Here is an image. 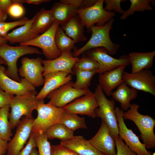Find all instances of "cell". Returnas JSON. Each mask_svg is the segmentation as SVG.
Returning <instances> with one entry per match:
<instances>
[{"label":"cell","instance_id":"cell-1","mask_svg":"<svg viewBox=\"0 0 155 155\" xmlns=\"http://www.w3.org/2000/svg\"><path fill=\"white\" fill-rule=\"evenodd\" d=\"M114 21L113 18L103 26H97L94 24L92 26L88 29L92 32L90 39L83 47L74 50L72 53L73 56L78 57L89 50L98 47L105 48L109 55H115L120 46L113 43L110 36V32L113 28Z\"/></svg>","mask_w":155,"mask_h":155},{"label":"cell","instance_id":"cell-2","mask_svg":"<svg viewBox=\"0 0 155 155\" xmlns=\"http://www.w3.org/2000/svg\"><path fill=\"white\" fill-rule=\"evenodd\" d=\"M139 106L135 103L131 104L129 108L123 113L124 119L133 121L139 129L140 138L147 149H153L155 147V134L154 129L155 120L148 114L144 115L138 111Z\"/></svg>","mask_w":155,"mask_h":155},{"label":"cell","instance_id":"cell-3","mask_svg":"<svg viewBox=\"0 0 155 155\" xmlns=\"http://www.w3.org/2000/svg\"><path fill=\"white\" fill-rule=\"evenodd\" d=\"M35 90L24 95L15 96L9 104L11 108L9 119L12 129L17 126L22 116L31 118L33 111L36 110L39 100Z\"/></svg>","mask_w":155,"mask_h":155},{"label":"cell","instance_id":"cell-4","mask_svg":"<svg viewBox=\"0 0 155 155\" xmlns=\"http://www.w3.org/2000/svg\"><path fill=\"white\" fill-rule=\"evenodd\" d=\"M32 54H42L37 48L29 46H13L6 44L0 45V57L4 60L7 65L5 71V74L12 79L20 82L17 65V61L22 56Z\"/></svg>","mask_w":155,"mask_h":155},{"label":"cell","instance_id":"cell-5","mask_svg":"<svg viewBox=\"0 0 155 155\" xmlns=\"http://www.w3.org/2000/svg\"><path fill=\"white\" fill-rule=\"evenodd\" d=\"M94 93L99 105L95 111L96 117H100L105 122L113 137H117L119 135V127L115 112V100L113 99L109 100L106 98L99 84Z\"/></svg>","mask_w":155,"mask_h":155},{"label":"cell","instance_id":"cell-6","mask_svg":"<svg viewBox=\"0 0 155 155\" xmlns=\"http://www.w3.org/2000/svg\"><path fill=\"white\" fill-rule=\"evenodd\" d=\"M37 116L33 121L32 132H45L53 125L60 123L61 117L64 112L63 108L45 104L44 100H39L36 108Z\"/></svg>","mask_w":155,"mask_h":155},{"label":"cell","instance_id":"cell-7","mask_svg":"<svg viewBox=\"0 0 155 155\" xmlns=\"http://www.w3.org/2000/svg\"><path fill=\"white\" fill-rule=\"evenodd\" d=\"M104 0H98L92 6L81 8L77 11L82 23L88 29L92 25L102 26L113 18L115 15L114 11H106L103 7Z\"/></svg>","mask_w":155,"mask_h":155},{"label":"cell","instance_id":"cell-8","mask_svg":"<svg viewBox=\"0 0 155 155\" xmlns=\"http://www.w3.org/2000/svg\"><path fill=\"white\" fill-rule=\"evenodd\" d=\"M59 25L58 23L54 22L51 27L41 35L28 42L20 44L39 47L42 49V54L47 60L55 59L61 54L57 48L55 42V34Z\"/></svg>","mask_w":155,"mask_h":155},{"label":"cell","instance_id":"cell-9","mask_svg":"<svg viewBox=\"0 0 155 155\" xmlns=\"http://www.w3.org/2000/svg\"><path fill=\"white\" fill-rule=\"evenodd\" d=\"M115 112L118 123L119 135L130 150L137 155H152L147 150L145 145L141 142L138 137L127 127L123 117V111L116 107Z\"/></svg>","mask_w":155,"mask_h":155},{"label":"cell","instance_id":"cell-10","mask_svg":"<svg viewBox=\"0 0 155 155\" xmlns=\"http://www.w3.org/2000/svg\"><path fill=\"white\" fill-rule=\"evenodd\" d=\"M42 59L39 57L35 59L23 57L21 60V65L18 69L20 76L35 88L44 84L42 75L44 67L42 65Z\"/></svg>","mask_w":155,"mask_h":155},{"label":"cell","instance_id":"cell-11","mask_svg":"<svg viewBox=\"0 0 155 155\" xmlns=\"http://www.w3.org/2000/svg\"><path fill=\"white\" fill-rule=\"evenodd\" d=\"M73 82L70 81L53 90L47 95L48 103L55 107L63 108L76 98L90 91L89 89H77L73 87Z\"/></svg>","mask_w":155,"mask_h":155},{"label":"cell","instance_id":"cell-12","mask_svg":"<svg viewBox=\"0 0 155 155\" xmlns=\"http://www.w3.org/2000/svg\"><path fill=\"white\" fill-rule=\"evenodd\" d=\"M122 78L123 82L131 88L155 96V76L149 69L133 73L124 71Z\"/></svg>","mask_w":155,"mask_h":155},{"label":"cell","instance_id":"cell-13","mask_svg":"<svg viewBox=\"0 0 155 155\" xmlns=\"http://www.w3.org/2000/svg\"><path fill=\"white\" fill-rule=\"evenodd\" d=\"M86 52L87 55L98 63L99 68L97 73H101L113 70L122 65L127 66L130 64L128 56L124 55L118 59L115 58L110 56L104 48H94Z\"/></svg>","mask_w":155,"mask_h":155},{"label":"cell","instance_id":"cell-14","mask_svg":"<svg viewBox=\"0 0 155 155\" xmlns=\"http://www.w3.org/2000/svg\"><path fill=\"white\" fill-rule=\"evenodd\" d=\"M34 119L24 117L21 120L14 137L8 143L7 155H17L24 148L32 133Z\"/></svg>","mask_w":155,"mask_h":155},{"label":"cell","instance_id":"cell-15","mask_svg":"<svg viewBox=\"0 0 155 155\" xmlns=\"http://www.w3.org/2000/svg\"><path fill=\"white\" fill-rule=\"evenodd\" d=\"M98 106L94 93L90 91L84 95L75 99L63 108L69 112L95 118H96L95 111Z\"/></svg>","mask_w":155,"mask_h":155},{"label":"cell","instance_id":"cell-16","mask_svg":"<svg viewBox=\"0 0 155 155\" xmlns=\"http://www.w3.org/2000/svg\"><path fill=\"white\" fill-rule=\"evenodd\" d=\"M88 141L96 149L105 155H116L114 139L108 126L103 120H102L101 125L98 132Z\"/></svg>","mask_w":155,"mask_h":155},{"label":"cell","instance_id":"cell-17","mask_svg":"<svg viewBox=\"0 0 155 155\" xmlns=\"http://www.w3.org/2000/svg\"><path fill=\"white\" fill-rule=\"evenodd\" d=\"M5 67L0 65V88L6 92L16 96L27 94L35 90L24 78H21L20 82H17L7 76L5 73Z\"/></svg>","mask_w":155,"mask_h":155},{"label":"cell","instance_id":"cell-18","mask_svg":"<svg viewBox=\"0 0 155 155\" xmlns=\"http://www.w3.org/2000/svg\"><path fill=\"white\" fill-rule=\"evenodd\" d=\"M43 86L38 93V100H44L52 91L71 81L72 75L63 71H55L42 74Z\"/></svg>","mask_w":155,"mask_h":155},{"label":"cell","instance_id":"cell-19","mask_svg":"<svg viewBox=\"0 0 155 155\" xmlns=\"http://www.w3.org/2000/svg\"><path fill=\"white\" fill-rule=\"evenodd\" d=\"M80 58L74 57L71 51L62 53L57 58L51 60H42L44 67L42 74L55 71H63L73 75L72 69Z\"/></svg>","mask_w":155,"mask_h":155},{"label":"cell","instance_id":"cell-20","mask_svg":"<svg viewBox=\"0 0 155 155\" xmlns=\"http://www.w3.org/2000/svg\"><path fill=\"white\" fill-rule=\"evenodd\" d=\"M127 66L122 65L113 70L99 74V84L107 96H111L113 90L124 82L123 74Z\"/></svg>","mask_w":155,"mask_h":155},{"label":"cell","instance_id":"cell-21","mask_svg":"<svg viewBox=\"0 0 155 155\" xmlns=\"http://www.w3.org/2000/svg\"><path fill=\"white\" fill-rule=\"evenodd\" d=\"M61 145L75 152L79 155H106L94 147L88 141L81 136H73L61 141Z\"/></svg>","mask_w":155,"mask_h":155},{"label":"cell","instance_id":"cell-22","mask_svg":"<svg viewBox=\"0 0 155 155\" xmlns=\"http://www.w3.org/2000/svg\"><path fill=\"white\" fill-rule=\"evenodd\" d=\"M60 27L75 43L85 41L86 39L84 34L85 26L78 14L73 16L60 25Z\"/></svg>","mask_w":155,"mask_h":155},{"label":"cell","instance_id":"cell-23","mask_svg":"<svg viewBox=\"0 0 155 155\" xmlns=\"http://www.w3.org/2000/svg\"><path fill=\"white\" fill-rule=\"evenodd\" d=\"M155 55V51L146 52H132L128 59L132 65L131 73H136L152 67Z\"/></svg>","mask_w":155,"mask_h":155},{"label":"cell","instance_id":"cell-24","mask_svg":"<svg viewBox=\"0 0 155 155\" xmlns=\"http://www.w3.org/2000/svg\"><path fill=\"white\" fill-rule=\"evenodd\" d=\"M31 31L36 37L47 31L53 24L54 21L51 10L42 8L34 16Z\"/></svg>","mask_w":155,"mask_h":155},{"label":"cell","instance_id":"cell-25","mask_svg":"<svg viewBox=\"0 0 155 155\" xmlns=\"http://www.w3.org/2000/svg\"><path fill=\"white\" fill-rule=\"evenodd\" d=\"M111 96L113 99L120 103L121 109L125 111L129 108L131 101L137 96L138 91L133 88H129L123 82L115 91L112 92Z\"/></svg>","mask_w":155,"mask_h":155},{"label":"cell","instance_id":"cell-26","mask_svg":"<svg viewBox=\"0 0 155 155\" xmlns=\"http://www.w3.org/2000/svg\"><path fill=\"white\" fill-rule=\"evenodd\" d=\"M77 8L74 5L60 2L55 3L51 9L54 22L60 25L77 14Z\"/></svg>","mask_w":155,"mask_h":155},{"label":"cell","instance_id":"cell-27","mask_svg":"<svg viewBox=\"0 0 155 155\" xmlns=\"http://www.w3.org/2000/svg\"><path fill=\"white\" fill-rule=\"evenodd\" d=\"M34 19V16L24 25L8 33L4 38L11 44L24 43L36 38L37 37L33 35L31 31V27Z\"/></svg>","mask_w":155,"mask_h":155},{"label":"cell","instance_id":"cell-28","mask_svg":"<svg viewBox=\"0 0 155 155\" xmlns=\"http://www.w3.org/2000/svg\"><path fill=\"white\" fill-rule=\"evenodd\" d=\"M77 115L64 110L60 123L73 131L79 129H87L85 118Z\"/></svg>","mask_w":155,"mask_h":155},{"label":"cell","instance_id":"cell-29","mask_svg":"<svg viewBox=\"0 0 155 155\" xmlns=\"http://www.w3.org/2000/svg\"><path fill=\"white\" fill-rule=\"evenodd\" d=\"M45 133L48 139H59L61 141L68 139L73 136V131L60 123H56L48 128Z\"/></svg>","mask_w":155,"mask_h":155},{"label":"cell","instance_id":"cell-30","mask_svg":"<svg viewBox=\"0 0 155 155\" xmlns=\"http://www.w3.org/2000/svg\"><path fill=\"white\" fill-rule=\"evenodd\" d=\"M56 46L61 53L71 51L76 49L75 42L67 36L62 28L59 26L55 35Z\"/></svg>","mask_w":155,"mask_h":155},{"label":"cell","instance_id":"cell-31","mask_svg":"<svg viewBox=\"0 0 155 155\" xmlns=\"http://www.w3.org/2000/svg\"><path fill=\"white\" fill-rule=\"evenodd\" d=\"M131 3L129 8L124 11L120 18L121 20H126L129 16L133 14L135 12H142L145 10L152 11V7L150 3L154 5L155 1L152 0H130Z\"/></svg>","mask_w":155,"mask_h":155},{"label":"cell","instance_id":"cell-32","mask_svg":"<svg viewBox=\"0 0 155 155\" xmlns=\"http://www.w3.org/2000/svg\"><path fill=\"white\" fill-rule=\"evenodd\" d=\"M72 71L73 74H75L76 77V80L73 83V86L78 90L89 89L92 77L97 73L96 70L87 71L73 69Z\"/></svg>","mask_w":155,"mask_h":155},{"label":"cell","instance_id":"cell-33","mask_svg":"<svg viewBox=\"0 0 155 155\" xmlns=\"http://www.w3.org/2000/svg\"><path fill=\"white\" fill-rule=\"evenodd\" d=\"M9 105L0 108V135L7 141L11 140L12 135L9 120Z\"/></svg>","mask_w":155,"mask_h":155},{"label":"cell","instance_id":"cell-34","mask_svg":"<svg viewBox=\"0 0 155 155\" xmlns=\"http://www.w3.org/2000/svg\"><path fill=\"white\" fill-rule=\"evenodd\" d=\"M32 133L36 143L38 155H51V146L45 132Z\"/></svg>","mask_w":155,"mask_h":155},{"label":"cell","instance_id":"cell-35","mask_svg":"<svg viewBox=\"0 0 155 155\" xmlns=\"http://www.w3.org/2000/svg\"><path fill=\"white\" fill-rule=\"evenodd\" d=\"M99 68V65L97 62L86 54L79 59L75 64L73 69L92 71H97Z\"/></svg>","mask_w":155,"mask_h":155},{"label":"cell","instance_id":"cell-36","mask_svg":"<svg viewBox=\"0 0 155 155\" xmlns=\"http://www.w3.org/2000/svg\"><path fill=\"white\" fill-rule=\"evenodd\" d=\"M30 19L23 17L20 20L13 22H0V37H4L11 29L18 26L24 25Z\"/></svg>","mask_w":155,"mask_h":155},{"label":"cell","instance_id":"cell-37","mask_svg":"<svg viewBox=\"0 0 155 155\" xmlns=\"http://www.w3.org/2000/svg\"><path fill=\"white\" fill-rule=\"evenodd\" d=\"M113 138L117 148L116 155H137L130 150L119 135Z\"/></svg>","mask_w":155,"mask_h":155},{"label":"cell","instance_id":"cell-38","mask_svg":"<svg viewBox=\"0 0 155 155\" xmlns=\"http://www.w3.org/2000/svg\"><path fill=\"white\" fill-rule=\"evenodd\" d=\"M12 3L8 8L7 14L12 17L18 18L22 17L24 13V9L22 4L11 0Z\"/></svg>","mask_w":155,"mask_h":155},{"label":"cell","instance_id":"cell-39","mask_svg":"<svg viewBox=\"0 0 155 155\" xmlns=\"http://www.w3.org/2000/svg\"><path fill=\"white\" fill-rule=\"evenodd\" d=\"M126 0H105L104 2L106 4L104 8L106 11H114L122 14L124 10L122 9L121 3Z\"/></svg>","mask_w":155,"mask_h":155},{"label":"cell","instance_id":"cell-40","mask_svg":"<svg viewBox=\"0 0 155 155\" xmlns=\"http://www.w3.org/2000/svg\"><path fill=\"white\" fill-rule=\"evenodd\" d=\"M98 0H61L60 2L75 5L78 9L86 8L94 4Z\"/></svg>","mask_w":155,"mask_h":155},{"label":"cell","instance_id":"cell-41","mask_svg":"<svg viewBox=\"0 0 155 155\" xmlns=\"http://www.w3.org/2000/svg\"><path fill=\"white\" fill-rule=\"evenodd\" d=\"M51 155H79L73 151L60 144L52 145Z\"/></svg>","mask_w":155,"mask_h":155},{"label":"cell","instance_id":"cell-42","mask_svg":"<svg viewBox=\"0 0 155 155\" xmlns=\"http://www.w3.org/2000/svg\"><path fill=\"white\" fill-rule=\"evenodd\" d=\"M36 147V143L32 133L26 145L17 155H30L32 150Z\"/></svg>","mask_w":155,"mask_h":155},{"label":"cell","instance_id":"cell-43","mask_svg":"<svg viewBox=\"0 0 155 155\" xmlns=\"http://www.w3.org/2000/svg\"><path fill=\"white\" fill-rule=\"evenodd\" d=\"M14 95L5 92L0 88V108L9 105Z\"/></svg>","mask_w":155,"mask_h":155},{"label":"cell","instance_id":"cell-44","mask_svg":"<svg viewBox=\"0 0 155 155\" xmlns=\"http://www.w3.org/2000/svg\"><path fill=\"white\" fill-rule=\"evenodd\" d=\"M13 1L22 4L24 3L38 5L43 3L48 2L51 1L49 0H14Z\"/></svg>","mask_w":155,"mask_h":155},{"label":"cell","instance_id":"cell-45","mask_svg":"<svg viewBox=\"0 0 155 155\" xmlns=\"http://www.w3.org/2000/svg\"><path fill=\"white\" fill-rule=\"evenodd\" d=\"M12 3L11 0H0V11L6 13Z\"/></svg>","mask_w":155,"mask_h":155},{"label":"cell","instance_id":"cell-46","mask_svg":"<svg viewBox=\"0 0 155 155\" xmlns=\"http://www.w3.org/2000/svg\"><path fill=\"white\" fill-rule=\"evenodd\" d=\"M8 141L3 139L0 135V155H4L7 152Z\"/></svg>","mask_w":155,"mask_h":155},{"label":"cell","instance_id":"cell-47","mask_svg":"<svg viewBox=\"0 0 155 155\" xmlns=\"http://www.w3.org/2000/svg\"><path fill=\"white\" fill-rule=\"evenodd\" d=\"M7 17V13L0 11V22H5Z\"/></svg>","mask_w":155,"mask_h":155},{"label":"cell","instance_id":"cell-48","mask_svg":"<svg viewBox=\"0 0 155 155\" xmlns=\"http://www.w3.org/2000/svg\"><path fill=\"white\" fill-rule=\"evenodd\" d=\"M7 42L4 37H0V46L6 44Z\"/></svg>","mask_w":155,"mask_h":155},{"label":"cell","instance_id":"cell-49","mask_svg":"<svg viewBox=\"0 0 155 155\" xmlns=\"http://www.w3.org/2000/svg\"><path fill=\"white\" fill-rule=\"evenodd\" d=\"M30 155H38V151L36 150V148L32 150Z\"/></svg>","mask_w":155,"mask_h":155},{"label":"cell","instance_id":"cell-50","mask_svg":"<svg viewBox=\"0 0 155 155\" xmlns=\"http://www.w3.org/2000/svg\"><path fill=\"white\" fill-rule=\"evenodd\" d=\"M3 64L6 65V62L4 60L0 57V65Z\"/></svg>","mask_w":155,"mask_h":155}]
</instances>
